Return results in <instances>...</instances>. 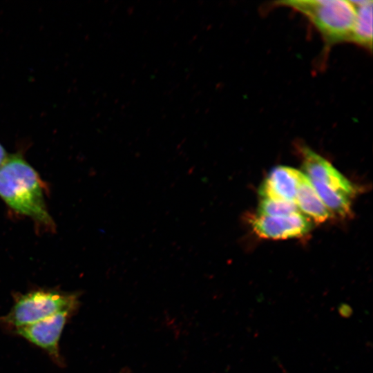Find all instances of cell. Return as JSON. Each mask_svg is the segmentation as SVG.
<instances>
[{
  "mask_svg": "<svg viewBox=\"0 0 373 373\" xmlns=\"http://www.w3.org/2000/svg\"><path fill=\"white\" fill-rule=\"evenodd\" d=\"M7 153L3 146L0 144V166L7 158Z\"/></svg>",
  "mask_w": 373,
  "mask_h": 373,
  "instance_id": "cell-12",
  "label": "cell"
},
{
  "mask_svg": "<svg viewBox=\"0 0 373 373\" xmlns=\"http://www.w3.org/2000/svg\"><path fill=\"white\" fill-rule=\"evenodd\" d=\"M253 230L260 237L271 239H286L300 237L311 229L309 220L297 212L285 216L255 217L251 221Z\"/></svg>",
  "mask_w": 373,
  "mask_h": 373,
  "instance_id": "cell-5",
  "label": "cell"
},
{
  "mask_svg": "<svg viewBox=\"0 0 373 373\" xmlns=\"http://www.w3.org/2000/svg\"><path fill=\"white\" fill-rule=\"evenodd\" d=\"M0 197L15 212L45 228L54 227L40 178L19 154L7 157L0 166Z\"/></svg>",
  "mask_w": 373,
  "mask_h": 373,
  "instance_id": "cell-1",
  "label": "cell"
},
{
  "mask_svg": "<svg viewBox=\"0 0 373 373\" xmlns=\"http://www.w3.org/2000/svg\"><path fill=\"white\" fill-rule=\"evenodd\" d=\"M299 212L294 202L262 198L258 206V216H285Z\"/></svg>",
  "mask_w": 373,
  "mask_h": 373,
  "instance_id": "cell-11",
  "label": "cell"
},
{
  "mask_svg": "<svg viewBox=\"0 0 373 373\" xmlns=\"http://www.w3.org/2000/svg\"><path fill=\"white\" fill-rule=\"evenodd\" d=\"M72 313L61 312L39 321L17 327L16 332L45 350L58 363L61 361L59 342L63 329Z\"/></svg>",
  "mask_w": 373,
  "mask_h": 373,
  "instance_id": "cell-4",
  "label": "cell"
},
{
  "mask_svg": "<svg viewBox=\"0 0 373 373\" xmlns=\"http://www.w3.org/2000/svg\"><path fill=\"white\" fill-rule=\"evenodd\" d=\"M305 175L310 181L324 184L349 197L354 191L351 182L327 160L308 147L301 149Z\"/></svg>",
  "mask_w": 373,
  "mask_h": 373,
  "instance_id": "cell-6",
  "label": "cell"
},
{
  "mask_svg": "<svg viewBox=\"0 0 373 373\" xmlns=\"http://www.w3.org/2000/svg\"><path fill=\"white\" fill-rule=\"evenodd\" d=\"M356 10L354 22L350 41L367 50L372 48V0L351 1Z\"/></svg>",
  "mask_w": 373,
  "mask_h": 373,
  "instance_id": "cell-9",
  "label": "cell"
},
{
  "mask_svg": "<svg viewBox=\"0 0 373 373\" xmlns=\"http://www.w3.org/2000/svg\"><path fill=\"white\" fill-rule=\"evenodd\" d=\"M310 181V180H309ZM321 200L329 213L346 216L350 211L349 196L315 181H310Z\"/></svg>",
  "mask_w": 373,
  "mask_h": 373,
  "instance_id": "cell-10",
  "label": "cell"
},
{
  "mask_svg": "<svg viewBox=\"0 0 373 373\" xmlns=\"http://www.w3.org/2000/svg\"><path fill=\"white\" fill-rule=\"evenodd\" d=\"M78 297L54 290L38 289L18 295L8 314L0 321L15 328L33 323L61 312L73 313Z\"/></svg>",
  "mask_w": 373,
  "mask_h": 373,
  "instance_id": "cell-3",
  "label": "cell"
},
{
  "mask_svg": "<svg viewBox=\"0 0 373 373\" xmlns=\"http://www.w3.org/2000/svg\"><path fill=\"white\" fill-rule=\"evenodd\" d=\"M295 203L298 210L317 222H323L331 216L303 173L300 176Z\"/></svg>",
  "mask_w": 373,
  "mask_h": 373,
  "instance_id": "cell-8",
  "label": "cell"
},
{
  "mask_svg": "<svg viewBox=\"0 0 373 373\" xmlns=\"http://www.w3.org/2000/svg\"><path fill=\"white\" fill-rule=\"evenodd\" d=\"M303 14L317 29L327 47L349 41L356 10L347 0H289L277 2Z\"/></svg>",
  "mask_w": 373,
  "mask_h": 373,
  "instance_id": "cell-2",
  "label": "cell"
},
{
  "mask_svg": "<svg viewBox=\"0 0 373 373\" xmlns=\"http://www.w3.org/2000/svg\"><path fill=\"white\" fill-rule=\"evenodd\" d=\"M301 172L289 166L274 167L261 187L262 198L294 202Z\"/></svg>",
  "mask_w": 373,
  "mask_h": 373,
  "instance_id": "cell-7",
  "label": "cell"
}]
</instances>
